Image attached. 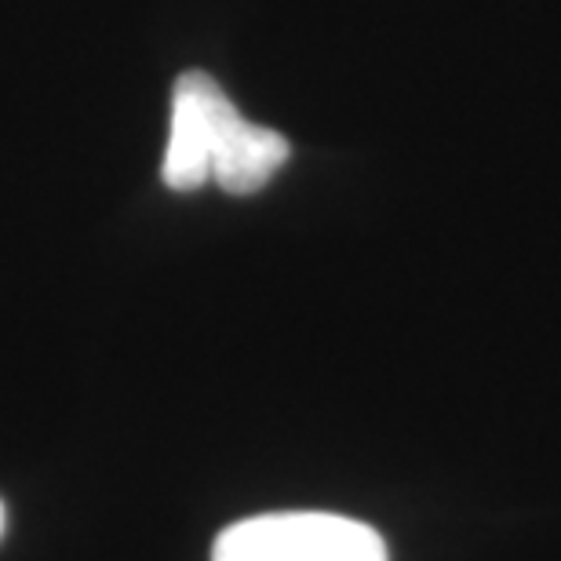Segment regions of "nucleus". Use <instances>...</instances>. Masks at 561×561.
<instances>
[{"label":"nucleus","instance_id":"obj_1","mask_svg":"<svg viewBox=\"0 0 561 561\" xmlns=\"http://www.w3.org/2000/svg\"><path fill=\"white\" fill-rule=\"evenodd\" d=\"M288 153V139L244 121L216 77L190 70L175 81L172 131L161 164L164 186L197 190L219 183L227 194L249 197L271 183Z\"/></svg>","mask_w":561,"mask_h":561},{"label":"nucleus","instance_id":"obj_2","mask_svg":"<svg viewBox=\"0 0 561 561\" xmlns=\"http://www.w3.org/2000/svg\"><path fill=\"white\" fill-rule=\"evenodd\" d=\"M211 561H390L373 525L329 511H285L233 522L219 533Z\"/></svg>","mask_w":561,"mask_h":561},{"label":"nucleus","instance_id":"obj_3","mask_svg":"<svg viewBox=\"0 0 561 561\" xmlns=\"http://www.w3.org/2000/svg\"><path fill=\"white\" fill-rule=\"evenodd\" d=\"M0 536H4V503H0Z\"/></svg>","mask_w":561,"mask_h":561}]
</instances>
